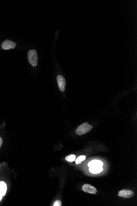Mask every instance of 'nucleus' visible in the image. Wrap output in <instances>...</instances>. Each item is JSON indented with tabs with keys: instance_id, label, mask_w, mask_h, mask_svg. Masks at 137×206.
Returning <instances> with one entry per match:
<instances>
[{
	"instance_id": "9b49d317",
	"label": "nucleus",
	"mask_w": 137,
	"mask_h": 206,
	"mask_svg": "<svg viewBox=\"0 0 137 206\" xmlns=\"http://www.w3.org/2000/svg\"><path fill=\"white\" fill-rule=\"evenodd\" d=\"M76 155L74 154H71L67 156L65 158V159L68 162H73L76 160Z\"/></svg>"
},
{
	"instance_id": "0eeeda50",
	"label": "nucleus",
	"mask_w": 137,
	"mask_h": 206,
	"mask_svg": "<svg viewBox=\"0 0 137 206\" xmlns=\"http://www.w3.org/2000/svg\"><path fill=\"white\" fill-rule=\"evenodd\" d=\"M88 166L89 167H102L103 166V163L101 161L98 160H94L91 161L88 163Z\"/></svg>"
},
{
	"instance_id": "7ed1b4c3",
	"label": "nucleus",
	"mask_w": 137,
	"mask_h": 206,
	"mask_svg": "<svg viewBox=\"0 0 137 206\" xmlns=\"http://www.w3.org/2000/svg\"><path fill=\"white\" fill-rule=\"evenodd\" d=\"M16 46L15 43L9 40H6L3 42L1 44V47L5 50H8L10 49H14Z\"/></svg>"
},
{
	"instance_id": "f8f14e48",
	"label": "nucleus",
	"mask_w": 137,
	"mask_h": 206,
	"mask_svg": "<svg viewBox=\"0 0 137 206\" xmlns=\"http://www.w3.org/2000/svg\"><path fill=\"white\" fill-rule=\"evenodd\" d=\"M53 206H62V202L60 200H56L53 203Z\"/></svg>"
},
{
	"instance_id": "f03ea898",
	"label": "nucleus",
	"mask_w": 137,
	"mask_h": 206,
	"mask_svg": "<svg viewBox=\"0 0 137 206\" xmlns=\"http://www.w3.org/2000/svg\"><path fill=\"white\" fill-rule=\"evenodd\" d=\"M28 58L29 62L32 66L34 67L37 66L38 57L36 51L35 50H30L28 54Z\"/></svg>"
},
{
	"instance_id": "423d86ee",
	"label": "nucleus",
	"mask_w": 137,
	"mask_h": 206,
	"mask_svg": "<svg viewBox=\"0 0 137 206\" xmlns=\"http://www.w3.org/2000/svg\"><path fill=\"white\" fill-rule=\"evenodd\" d=\"M58 83L59 88L61 92H63L65 91V86H66V81L65 78L61 75H58L57 76Z\"/></svg>"
},
{
	"instance_id": "9d476101",
	"label": "nucleus",
	"mask_w": 137,
	"mask_h": 206,
	"mask_svg": "<svg viewBox=\"0 0 137 206\" xmlns=\"http://www.w3.org/2000/svg\"><path fill=\"white\" fill-rule=\"evenodd\" d=\"M85 159H86V156L85 155H81V156H79L76 160V164L78 165V164L81 163V162L85 160Z\"/></svg>"
},
{
	"instance_id": "4468645a",
	"label": "nucleus",
	"mask_w": 137,
	"mask_h": 206,
	"mask_svg": "<svg viewBox=\"0 0 137 206\" xmlns=\"http://www.w3.org/2000/svg\"><path fill=\"white\" fill-rule=\"evenodd\" d=\"M2 197H3V196H2L1 194V193H0V201L1 200Z\"/></svg>"
},
{
	"instance_id": "39448f33",
	"label": "nucleus",
	"mask_w": 137,
	"mask_h": 206,
	"mask_svg": "<svg viewBox=\"0 0 137 206\" xmlns=\"http://www.w3.org/2000/svg\"><path fill=\"white\" fill-rule=\"evenodd\" d=\"M82 190L85 193L92 194H96L97 190L96 188L89 184H85L82 186Z\"/></svg>"
},
{
	"instance_id": "ddd939ff",
	"label": "nucleus",
	"mask_w": 137,
	"mask_h": 206,
	"mask_svg": "<svg viewBox=\"0 0 137 206\" xmlns=\"http://www.w3.org/2000/svg\"><path fill=\"white\" fill-rule=\"evenodd\" d=\"M2 144H3V139H2L1 137H0V148L1 147Z\"/></svg>"
},
{
	"instance_id": "f257e3e1",
	"label": "nucleus",
	"mask_w": 137,
	"mask_h": 206,
	"mask_svg": "<svg viewBox=\"0 0 137 206\" xmlns=\"http://www.w3.org/2000/svg\"><path fill=\"white\" fill-rule=\"evenodd\" d=\"M93 125H90L87 122L81 124L79 125L76 130V133L79 136L83 135L88 133L93 128Z\"/></svg>"
},
{
	"instance_id": "1a4fd4ad",
	"label": "nucleus",
	"mask_w": 137,
	"mask_h": 206,
	"mask_svg": "<svg viewBox=\"0 0 137 206\" xmlns=\"http://www.w3.org/2000/svg\"><path fill=\"white\" fill-rule=\"evenodd\" d=\"M89 171L90 172L94 174L99 173L103 170L102 167H89Z\"/></svg>"
},
{
	"instance_id": "6e6552de",
	"label": "nucleus",
	"mask_w": 137,
	"mask_h": 206,
	"mask_svg": "<svg viewBox=\"0 0 137 206\" xmlns=\"http://www.w3.org/2000/svg\"><path fill=\"white\" fill-rule=\"evenodd\" d=\"M7 187L6 183L3 181L0 182V193L2 196H5L7 191Z\"/></svg>"
},
{
	"instance_id": "20e7f679",
	"label": "nucleus",
	"mask_w": 137,
	"mask_h": 206,
	"mask_svg": "<svg viewBox=\"0 0 137 206\" xmlns=\"http://www.w3.org/2000/svg\"><path fill=\"white\" fill-rule=\"evenodd\" d=\"M118 195L120 197L126 198H130L133 197L134 194L132 191L129 190L123 189L119 191Z\"/></svg>"
}]
</instances>
